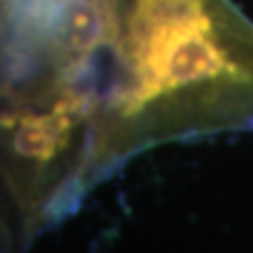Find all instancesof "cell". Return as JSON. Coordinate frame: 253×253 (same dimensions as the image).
Returning <instances> with one entry per match:
<instances>
[{
    "label": "cell",
    "mask_w": 253,
    "mask_h": 253,
    "mask_svg": "<svg viewBox=\"0 0 253 253\" xmlns=\"http://www.w3.org/2000/svg\"><path fill=\"white\" fill-rule=\"evenodd\" d=\"M141 97L150 99L177 86L211 81L228 70L224 49L211 36V19L171 28L133 51Z\"/></svg>",
    "instance_id": "obj_1"
},
{
    "label": "cell",
    "mask_w": 253,
    "mask_h": 253,
    "mask_svg": "<svg viewBox=\"0 0 253 253\" xmlns=\"http://www.w3.org/2000/svg\"><path fill=\"white\" fill-rule=\"evenodd\" d=\"M106 13L97 0H61L49 28V38L61 53L93 51L106 32Z\"/></svg>",
    "instance_id": "obj_2"
},
{
    "label": "cell",
    "mask_w": 253,
    "mask_h": 253,
    "mask_svg": "<svg viewBox=\"0 0 253 253\" xmlns=\"http://www.w3.org/2000/svg\"><path fill=\"white\" fill-rule=\"evenodd\" d=\"M72 125L74 118L66 108L59 106L51 112L26 116L13 133V148L26 158L49 161L68 144Z\"/></svg>",
    "instance_id": "obj_3"
}]
</instances>
